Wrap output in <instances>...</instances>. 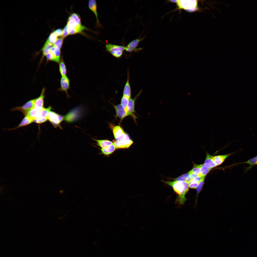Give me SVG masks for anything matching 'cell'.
I'll return each mask as SVG.
<instances>
[{"label":"cell","instance_id":"cell-12","mask_svg":"<svg viewBox=\"0 0 257 257\" xmlns=\"http://www.w3.org/2000/svg\"><path fill=\"white\" fill-rule=\"evenodd\" d=\"M235 152L225 155L213 156L212 159L217 166L222 164L227 158Z\"/></svg>","mask_w":257,"mask_h":257},{"label":"cell","instance_id":"cell-15","mask_svg":"<svg viewBox=\"0 0 257 257\" xmlns=\"http://www.w3.org/2000/svg\"><path fill=\"white\" fill-rule=\"evenodd\" d=\"M114 138L115 139L125 133L123 128L119 125L114 126L110 124Z\"/></svg>","mask_w":257,"mask_h":257},{"label":"cell","instance_id":"cell-31","mask_svg":"<svg viewBox=\"0 0 257 257\" xmlns=\"http://www.w3.org/2000/svg\"><path fill=\"white\" fill-rule=\"evenodd\" d=\"M205 177V176L202 177L199 183L198 186L196 188L197 195L198 194L202 189L204 183Z\"/></svg>","mask_w":257,"mask_h":257},{"label":"cell","instance_id":"cell-14","mask_svg":"<svg viewBox=\"0 0 257 257\" xmlns=\"http://www.w3.org/2000/svg\"><path fill=\"white\" fill-rule=\"evenodd\" d=\"M123 93V95L127 97L129 99L130 98L131 95V90L129 83V73L128 70V71L127 79L124 87Z\"/></svg>","mask_w":257,"mask_h":257},{"label":"cell","instance_id":"cell-33","mask_svg":"<svg viewBox=\"0 0 257 257\" xmlns=\"http://www.w3.org/2000/svg\"><path fill=\"white\" fill-rule=\"evenodd\" d=\"M123 51H118L111 52L109 53L111 54L114 57L116 58H119L122 56Z\"/></svg>","mask_w":257,"mask_h":257},{"label":"cell","instance_id":"cell-7","mask_svg":"<svg viewBox=\"0 0 257 257\" xmlns=\"http://www.w3.org/2000/svg\"><path fill=\"white\" fill-rule=\"evenodd\" d=\"M133 143V141L130 139L121 141L114 140L113 144L116 149H126L129 148Z\"/></svg>","mask_w":257,"mask_h":257},{"label":"cell","instance_id":"cell-30","mask_svg":"<svg viewBox=\"0 0 257 257\" xmlns=\"http://www.w3.org/2000/svg\"><path fill=\"white\" fill-rule=\"evenodd\" d=\"M62 37L57 39L53 45L58 49L60 50L62 47L64 39Z\"/></svg>","mask_w":257,"mask_h":257},{"label":"cell","instance_id":"cell-37","mask_svg":"<svg viewBox=\"0 0 257 257\" xmlns=\"http://www.w3.org/2000/svg\"><path fill=\"white\" fill-rule=\"evenodd\" d=\"M63 30V33L62 37L64 38L68 35L67 26V25L64 27Z\"/></svg>","mask_w":257,"mask_h":257},{"label":"cell","instance_id":"cell-16","mask_svg":"<svg viewBox=\"0 0 257 257\" xmlns=\"http://www.w3.org/2000/svg\"><path fill=\"white\" fill-rule=\"evenodd\" d=\"M248 164L249 166L245 168L244 171L245 172L250 170L254 166L257 165V156L249 159L246 161L242 162L237 163V164Z\"/></svg>","mask_w":257,"mask_h":257},{"label":"cell","instance_id":"cell-22","mask_svg":"<svg viewBox=\"0 0 257 257\" xmlns=\"http://www.w3.org/2000/svg\"><path fill=\"white\" fill-rule=\"evenodd\" d=\"M34 119L33 118L30 117L26 116L24 118L20 124L15 128V129L25 126L30 124L34 122Z\"/></svg>","mask_w":257,"mask_h":257},{"label":"cell","instance_id":"cell-23","mask_svg":"<svg viewBox=\"0 0 257 257\" xmlns=\"http://www.w3.org/2000/svg\"><path fill=\"white\" fill-rule=\"evenodd\" d=\"M53 45L50 43L45 42L42 49V51L43 52V56L42 59L41 60V61L44 57L45 56L50 52V49Z\"/></svg>","mask_w":257,"mask_h":257},{"label":"cell","instance_id":"cell-27","mask_svg":"<svg viewBox=\"0 0 257 257\" xmlns=\"http://www.w3.org/2000/svg\"><path fill=\"white\" fill-rule=\"evenodd\" d=\"M40 110L39 109L34 107L29 111L26 116H27L35 119V116Z\"/></svg>","mask_w":257,"mask_h":257},{"label":"cell","instance_id":"cell-17","mask_svg":"<svg viewBox=\"0 0 257 257\" xmlns=\"http://www.w3.org/2000/svg\"><path fill=\"white\" fill-rule=\"evenodd\" d=\"M99 148L101 152L99 154H103L105 155L108 156L113 153L116 149V147L113 144L104 148Z\"/></svg>","mask_w":257,"mask_h":257},{"label":"cell","instance_id":"cell-35","mask_svg":"<svg viewBox=\"0 0 257 257\" xmlns=\"http://www.w3.org/2000/svg\"><path fill=\"white\" fill-rule=\"evenodd\" d=\"M48 120L47 117L40 118L34 119V122L40 124L45 122Z\"/></svg>","mask_w":257,"mask_h":257},{"label":"cell","instance_id":"cell-13","mask_svg":"<svg viewBox=\"0 0 257 257\" xmlns=\"http://www.w3.org/2000/svg\"><path fill=\"white\" fill-rule=\"evenodd\" d=\"M45 89L44 88L42 89L40 95L36 99L34 107L40 110L43 107Z\"/></svg>","mask_w":257,"mask_h":257},{"label":"cell","instance_id":"cell-6","mask_svg":"<svg viewBox=\"0 0 257 257\" xmlns=\"http://www.w3.org/2000/svg\"><path fill=\"white\" fill-rule=\"evenodd\" d=\"M88 6L89 9L93 12L95 16L96 20L97 26L101 28L102 26L99 22L98 19L97 3L96 0H89L88 2Z\"/></svg>","mask_w":257,"mask_h":257},{"label":"cell","instance_id":"cell-4","mask_svg":"<svg viewBox=\"0 0 257 257\" xmlns=\"http://www.w3.org/2000/svg\"><path fill=\"white\" fill-rule=\"evenodd\" d=\"M36 99L31 100L26 103L22 106L16 107L12 109V111L18 110L21 112L26 116L29 111L34 107Z\"/></svg>","mask_w":257,"mask_h":257},{"label":"cell","instance_id":"cell-36","mask_svg":"<svg viewBox=\"0 0 257 257\" xmlns=\"http://www.w3.org/2000/svg\"><path fill=\"white\" fill-rule=\"evenodd\" d=\"M54 31L58 36H62L63 33V29H58Z\"/></svg>","mask_w":257,"mask_h":257},{"label":"cell","instance_id":"cell-25","mask_svg":"<svg viewBox=\"0 0 257 257\" xmlns=\"http://www.w3.org/2000/svg\"><path fill=\"white\" fill-rule=\"evenodd\" d=\"M59 71L62 76H66L67 71L65 64L63 60L61 61L59 64Z\"/></svg>","mask_w":257,"mask_h":257},{"label":"cell","instance_id":"cell-5","mask_svg":"<svg viewBox=\"0 0 257 257\" xmlns=\"http://www.w3.org/2000/svg\"><path fill=\"white\" fill-rule=\"evenodd\" d=\"M142 91V90H141L137 95L134 98H130L127 107L128 114L133 117L135 122H136V119L137 117L134 114V113L135 112L134 109L135 102L136 100L141 94Z\"/></svg>","mask_w":257,"mask_h":257},{"label":"cell","instance_id":"cell-18","mask_svg":"<svg viewBox=\"0 0 257 257\" xmlns=\"http://www.w3.org/2000/svg\"><path fill=\"white\" fill-rule=\"evenodd\" d=\"M51 109V106H49L47 108L43 107L39 111L35 119L47 117Z\"/></svg>","mask_w":257,"mask_h":257},{"label":"cell","instance_id":"cell-38","mask_svg":"<svg viewBox=\"0 0 257 257\" xmlns=\"http://www.w3.org/2000/svg\"><path fill=\"white\" fill-rule=\"evenodd\" d=\"M177 0H170L169 1L170 2L173 3H176Z\"/></svg>","mask_w":257,"mask_h":257},{"label":"cell","instance_id":"cell-9","mask_svg":"<svg viewBox=\"0 0 257 257\" xmlns=\"http://www.w3.org/2000/svg\"><path fill=\"white\" fill-rule=\"evenodd\" d=\"M113 105L116 112V117L119 118L121 121L128 115L121 104Z\"/></svg>","mask_w":257,"mask_h":257},{"label":"cell","instance_id":"cell-1","mask_svg":"<svg viewBox=\"0 0 257 257\" xmlns=\"http://www.w3.org/2000/svg\"><path fill=\"white\" fill-rule=\"evenodd\" d=\"M163 181L172 187L174 191L178 194V201L179 204H183L186 200L185 195L188 191L189 183L186 181L175 180Z\"/></svg>","mask_w":257,"mask_h":257},{"label":"cell","instance_id":"cell-28","mask_svg":"<svg viewBox=\"0 0 257 257\" xmlns=\"http://www.w3.org/2000/svg\"><path fill=\"white\" fill-rule=\"evenodd\" d=\"M200 168L201 177L206 176L211 169L206 166L204 163L200 164Z\"/></svg>","mask_w":257,"mask_h":257},{"label":"cell","instance_id":"cell-32","mask_svg":"<svg viewBox=\"0 0 257 257\" xmlns=\"http://www.w3.org/2000/svg\"><path fill=\"white\" fill-rule=\"evenodd\" d=\"M189 175L188 173H186L175 178L174 179V180L176 181H185Z\"/></svg>","mask_w":257,"mask_h":257},{"label":"cell","instance_id":"cell-20","mask_svg":"<svg viewBox=\"0 0 257 257\" xmlns=\"http://www.w3.org/2000/svg\"><path fill=\"white\" fill-rule=\"evenodd\" d=\"M213 156L206 153V158L204 163L206 166L211 169L217 166L212 159Z\"/></svg>","mask_w":257,"mask_h":257},{"label":"cell","instance_id":"cell-3","mask_svg":"<svg viewBox=\"0 0 257 257\" xmlns=\"http://www.w3.org/2000/svg\"><path fill=\"white\" fill-rule=\"evenodd\" d=\"M176 3L177 8L175 10L183 9L188 12L196 11L198 9L197 0H177Z\"/></svg>","mask_w":257,"mask_h":257},{"label":"cell","instance_id":"cell-19","mask_svg":"<svg viewBox=\"0 0 257 257\" xmlns=\"http://www.w3.org/2000/svg\"><path fill=\"white\" fill-rule=\"evenodd\" d=\"M96 142V144L101 148H105L113 144V143L110 140L106 139L98 140L92 139Z\"/></svg>","mask_w":257,"mask_h":257},{"label":"cell","instance_id":"cell-34","mask_svg":"<svg viewBox=\"0 0 257 257\" xmlns=\"http://www.w3.org/2000/svg\"><path fill=\"white\" fill-rule=\"evenodd\" d=\"M58 114L55 112L50 111L49 114L47 117L48 120L50 121L53 119Z\"/></svg>","mask_w":257,"mask_h":257},{"label":"cell","instance_id":"cell-10","mask_svg":"<svg viewBox=\"0 0 257 257\" xmlns=\"http://www.w3.org/2000/svg\"><path fill=\"white\" fill-rule=\"evenodd\" d=\"M69 81L66 76H62L60 80V87L59 90L65 92L67 96H69L68 90L69 88Z\"/></svg>","mask_w":257,"mask_h":257},{"label":"cell","instance_id":"cell-2","mask_svg":"<svg viewBox=\"0 0 257 257\" xmlns=\"http://www.w3.org/2000/svg\"><path fill=\"white\" fill-rule=\"evenodd\" d=\"M67 25L69 35L80 33L86 28L81 25L79 15L75 13H73L69 16Z\"/></svg>","mask_w":257,"mask_h":257},{"label":"cell","instance_id":"cell-26","mask_svg":"<svg viewBox=\"0 0 257 257\" xmlns=\"http://www.w3.org/2000/svg\"><path fill=\"white\" fill-rule=\"evenodd\" d=\"M58 37L54 31L50 34L46 42L50 43L53 45L57 39Z\"/></svg>","mask_w":257,"mask_h":257},{"label":"cell","instance_id":"cell-29","mask_svg":"<svg viewBox=\"0 0 257 257\" xmlns=\"http://www.w3.org/2000/svg\"><path fill=\"white\" fill-rule=\"evenodd\" d=\"M129 99L127 97L124 95H123L121 100V104L124 108L126 112L128 114V111L127 107Z\"/></svg>","mask_w":257,"mask_h":257},{"label":"cell","instance_id":"cell-21","mask_svg":"<svg viewBox=\"0 0 257 257\" xmlns=\"http://www.w3.org/2000/svg\"><path fill=\"white\" fill-rule=\"evenodd\" d=\"M64 117L61 115L58 114L53 119L50 121L54 126L55 128L60 126V124L63 120Z\"/></svg>","mask_w":257,"mask_h":257},{"label":"cell","instance_id":"cell-24","mask_svg":"<svg viewBox=\"0 0 257 257\" xmlns=\"http://www.w3.org/2000/svg\"><path fill=\"white\" fill-rule=\"evenodd\" d=\"M188 173L189 174L194 173L197 175L198 176L201 177L200 164L194 165L193 168Z\"/></svg>","mask_w":257,"mask_h":257},{"label":"cell","instance_id":"cell-11","mask_svg":"<svg viewBox=\"0 0 257 257\" xmlns=\"http://www.w3.org/2000/svg\"><path fill=\"white\" fill-rule=\"evenodd\" d=\"M105 47L107 51L110 53L112 51H124L125 50L126 46L108 43L106 44Z\"/></svg>","mask_w":257,"mask_h":257},{"label":"cell","instance_id":"cell-8","mask_svg":"<svg viewBox=\"0 0 257 257\" xmlns=\"http://www.w3.org/2000/svg\"><path fill=\"white\" fill-rule=\"evenodd\" d=\"M145 36L139 39H137L132 40L127 45L126 47L130 49L131 52L133 51L137 52L142 49V48H136L140 42L144 38Z\"/></svg>","mask_w":257,"mask_h":257}]
</instances>
